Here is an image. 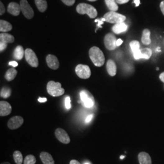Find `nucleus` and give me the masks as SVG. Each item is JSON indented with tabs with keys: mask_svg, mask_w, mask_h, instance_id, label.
<instances>
[{
	"mask_svg": "<svg viewBox=\"0 0 164 164\" xmlns=\"http://www.w3.org/2000/svg\"><path fill=\"white\" fill-rule=\"evenodd\" d=\"M77 12L79 14H87L91 18H95L97 16V11L96 9L87 3H80L77 5L76 7Z\"/></svg>",
	"mask_w": 164,
	"mask_h": 164,
	"instance_id": "obj_2",
	"label": "nucleus"
},
{
	"mask_svg": "<svg viewBox=\"0 0 164 164\" xmlns=\"http://www.w3.org/2000/svg\"><path fill=\"white\" fill-rule=\"evenodd\" d=\"M160 8H161V10L162 12L164 14V0H163L161 2V4H160Z\"/></svg>",
	"mask_w": 164,
	"mask_h": 164,
	"instance_id": "obj_38",
	"label": "nucleus"
},
{
	"mask_svg": "<svg viewBox=\"0 0 164 164\" xmlns=\"http://www.w3.org/2000/svg\"><path fill=\"white\" fill-rule=\"evenodd\" d=\"M36 163V159L33 155L27 156L24 161V164H35Z\"/></svg>",
	"mask_w": 164,
	"mask_h": 164,
	"instance_id": "obj_30",
	"label": "nucleus"
},
{
	"mask_svg": "<svg viewBox=\"0 0 164 164\" xmlns=\"http://www.w3.org/2000/svg\"><path fill=\"white\" fill-rule=\"evenodd\" d=\"M21 10L27 19H32L34 17V12L27 0H21Z\"/></svg>",
	"mask_w": 164,
	"mask_h": 164,
	"instance_id": "obj_8",
	"label": "nucleus"
},
{
	"mask_svg": "<svg viewBox=\"0 0 164 164\" xmlns=\"http://www.w3.org/2000/svg\"><path fill=\"white\" fill-rule=\"evenodd\" d=\"M129 46L133 53L140 50V43L138 41L134 40L131 41L129 43Z\"/></svg>",
	"mask_w": 164,
	"mask_h": 164,
	"instance_id": "obj_29",
	"label": "nucleus"
},
{
	"mask_svg": "<svg viewBox=\"0 0 164 164\" xmlns=\"http://www.w3.org/2000/svg\"><path fill=\"white\" fill-rule=\"evenodd\" d=\"M12 29V25L5 21L1 20L0 21V31L3 33L7 32L9 31H11Z\"/></svg>",
	"mask_w": 164,
	"mask_h": 164,
	"instance_id": "obj_21",
	"label": "nucleus"
},
{
	"mask_svg": "<svg viewBox=\"0 0 164 164\" xmlns=\"http://www.w3.org/2000/svg\"><path fill=\"white\" fill-rule=\"evenodd\" d=\"M159 78H160V80H161L162 82H164V73H161V74H160V76H159Z\"/></svg>",
	"mask_w": 164,
	"mask_h": 164,
	"instance_id": "obj_42",
	"label": "nucleus"
},
{
	"mask_svg": "<svg viewBox=\"0 0 164 164\" xmlns=\"http://www.w3.org/2000/svg\"><path fill=\"white\" fill-rule=\"evenodd\" d=\"M88 1H91V2H94V1H97V0H88Z\"/></svg>",
	"mask_w": 164,
	"mask_h": 164,
	"instance_id": "obj_47",
	"label": "nucleus"
},
{
	"mask_svg": "<svg viewBox=\"0 0 164 164\" xmlns=\"http://www.w3.org/2000/svg\"><path fill=\"white\" fill-rule=\"evenodd\" d=\"M24 119L21 116H14L9 119L7 126L11 129H15L20 128L23 124Z\"/></svg>",
	"mask_w": 164,
	"mask_h": 164,
	"instance_id": "obj_10",
	"label": "nucleus"
},
{
	"mask_svg": "<svg viewBox=\"0 0 164 164\" xmlns=\"http://www.w3.org/2000/svg\"><path fill=\"white\" fill-rule=\"evenodd\" d=\"M6 11V9L5 7L4 6V4H2V2L1 1L0 2V15H2V14H4Z\"/></svg>",
	"mask_w": 164,
	"mask_h": 164,
	"instance_id": "obj_34",
	"label": "nucleus"
},
{
	"mask_svg": "<svg viewBox=\"0 0 164 164\" xmlns=\"http://www.w3.org/2000/svg\"><path fill=\"white\" fill-rule=\"evenodd\" d=\"M12 106L7 101H0V115L7 116L11 113Z\"/></svg>",
	"mask_w": 164,
	"mask_h": 164,
	"instance_id": "obj_13",
	"label": "nucleus"
},
{
	"mask_svg": "<svg viewBox=\"0 0 164 164\" xmlns=\"http://www.w3.org/2000/svg\"><path fill=\"white\" fill-rule=\"evenodd\" d=\"M57 139L64 144H68L70 142V138L68 133L62 128H57L55 132Z\"/></svg>",
	"mask_w": 164,
	"mask_h": 164,
	"instance_id": "obj_11",
	"label": "nucleus"
},
{
	"mask_svg": "<svg viewBox=\"0 0 164 164\" xmlns=\"http://www.w3.org/2000/svg\"><path fill=\"white\" fill-rule=\"evenodd\" d=\"M7 46V44L2 42H0V51L2 52L4 50H5Z\"/></svg>",
	"mask_w": 164,
	"mask_h": 164,
	"instance_id": "obj_35",
	"label": "nucleus"
},
{
	"mask_svg": "<svg viewBox=\"0 0 164 164\" xmlns=\"http://www.w3.org/2000/svg\"><path fill=\"white\" fill-rule=\"evenodd\" d=\"M124 157H125L124 156H120V159H123Z\"/></svg>",
	"mask_w": 164,
	"mask_h": 164,
	"instance_id": "obj_45",
	"label": "nucleus"
},
{
	"mask_svg": "<svg viewBox=\"0 0 164 164\" xmlns=\"http://www.w3.org/2000/svg\"><path fill=\"white\" fill-rule=\"evenodd\" d=\"M11 95V89L9 88H3L1 89L0 96L3 98H7Z\"/></svg>",
	"mask_w": 164,
	"mask_h": 164,
	"instance_id": "obj_28",
	"label": "nucleus"
},
{
	"mask_svg": "<svg viewBox=\"0 0 164 164\" xmlns=\"http://www.w3.org/2000/svg\"><path fill=\"white\" fill-rule=\"evenodd\" d=\"M138 159L140 164H152V163L150 156L145 152H141L139 153Z\"/></svg>",
	"mask_w": 164,
	"mask_h": 164,
	"instance_id": "obj_15",
	"label": "nucleus"
},
{
	"mask_svg": "<svg viewBox=\"0 0 164 164\" xmlns=\"http://www.w3.org/2000/svg\"><path fill=\"white\" fill-rule=\"evenodd\" d=\"M106 69L110 76H115L117 73V66L113 60H109L106 63Z\"/></svg>",
	"mask_w": 164,
	"mask_h": 164,
	"instance_id": "obj_17",
	"label": "nucleus"
},
{
	"mask_svg": "<svg viewBox=\"0 0 164 164\" xmlns=\"http://www.w3.org/2000/svg\"><path fill=\"white\" fill-rule=\"evenodd\" d=\"M13 159L16 164H22L23 163V155L19 151H15L13 154Z\"/></svg>",
	"mask_w": 164,
	"mask_h": 164,
	"instance_id": "obj_26",
	"label": "nucleus"
},
{
	"mask_svg": "<svg viewBox=\"0 0 164 164\" xmlns=\"http://www.w3.org/2000/svg\"><path fill=\"white\" fill-rule=\"evenodd\" d=\"M103 18L105 19L106 22L114 24L124 23L126 20V16L125 15L113 11H110L106 13L105 14Z\"/></svg>",
	"mask_w": 164,
	"mask_h": 164,
	"instance_id": "obj_4",
	"label": "nucleus"
},
{
	"mask_svg": "<svg viewBox=\"0 0 164 164\" xmlns=\"http://www.w3.org/2000/svg\"><path fill=\"white\" fill-rule=\"evenodd\" d=\"M62 1L66 6H73L75 3L76 0H62Z\"/></svg>",
	"mask_w": 164,
	"mask_h": 164,
	"instance_id": "obj_32",
	"label": "nucleus"
},
{
	"mask_svg": "<svg viewBox=\"0 0 164 164\" xmlns=\"http://www.w3.org/2000/svg\"><path fill=\"white\" fill-rule=\"evenodd\" d=\"M17 75V71L14 68H11L8 69L5 74V78L10 82L13 80Z\"/></svg>",
	"mask_w": 164,
	"mask_h": 164,
	"instance_id": "obj_25",
	"label": "nucleus"
},
{
	"mask_svg": "<svg viewBox=\"0 0 164 164\" xmlns=\"http://www.w3.org/2000/svg\"><path fill=\"white\" fill-rule=\"evenodd\" d=\"M11 164L9 162H3V163H2V164Z\"/></svg>",
	"mask_w": 164,
	"mask_h": 164,
	"instance_id": "obj_46",
	"label": "nucleus"
},
{
	"mask_svg": "<svg viewBox=\"0 0 164 164\" xmlns=\"http://www.w3.org/2000/svg\"><path fill=\"white\" fill-rule=\"evenodd\" d=\"M133 2H134L136 4V7H138V6H139V4H140V0H134L133 1Z\"/></svg>",
	"mask_w": 164,
	"mask_h": 164,
	"instance_id": "obj_44",
	"label": "nucleus"
},
{
	"mask_svg": "<svg viewBox=\"0 0 164 164\" xmlns=\"http://www.w3.org/2000/svg\"><path fill=\"white\" fill-rule=\"evenodd\" d=\"M128 29V26L124 22L119 24H115L113 27V31L116 34H119L125 32Z\"/></svg>",
	"mask_w": 164,
	"mask_h": 164,
	"instance_id": "obj_18",
	"label": "nucleus"
},
{
	"mask_svg": "<svg viewBox=\"0 0 164 164\" xmlns=\"http://www.w3.org/2000/svg\"><path fill=\"white\" fill-rule=\"evenodd\" d=\"M122 43H123V40L122 39L119 38V39L117 40V41H116V45H117V46H120Z\"/></svg>",
	"mask_w": 164,
	"mask_h": 164,
	"instance_id": "obj_39",
	"label": "nucleus"
},
{
	"mask_svg": "<svg viewBox=\"0 0 164 164\" xmlns=\"http://www.w3.org/2000/svg\"><path fill=\"white\" fill-rule=\"evenodd\" d=\"M38 101L39 102H41V103H44V102L47 101V99L45 98V97H42V98L40 97L38 99Z\"/></svg>",
	"mask_w": 164,
	"mask_h": 164,
	"instance_id": "obj_41",
	"label": "nucleus"
},
{
	"mask_svg": "<svg viewBox=\"0 0 164 164\" xmlns=\"http://www.w3.org/2000/svg\"><path fill=\"white\" fill-rule=\"evenodd\" d=\"M116 37L114 34L111 33L107 34L104 38L105 46L107 49L110 51H113L116 48Z\"/></svg>",
	"mask_w": 164,
	"mask_h": 164,
	"instance_id": "obj_9",
	"label": "nucleus"
},
{
	"mask_svg": "<svg viewBox=\"0 0 164 164\" xmlns=\"http://www.w3.org/2000/svg\"><path fill=\"white\" fill-rule=\"evenodd\" d=\"M105 3L110 11L115 12L118 10L119 7L115 0H105Z\"/></svg>",
	"mask_w": 164,
	"mask_h": 164,
	"instance_id": "obj_24",
	"label": "nucleus"
},
{
	"mask_svg": "<svg viewBox=\"0 0 164 164\" xmlns=\"http://www.w3.org/2000/svg\"><path fill=\"white\" fill-rule=\"evenodd\" d=\"M69 164H80V163L78 161H77V160H72L70 161Z\"/></svg>",
	"mask_w": 164,
	"mask_h": 164,
	"instance_id": "obj_43",
	"label": "nucleus"
},
{
	"mask_svg": "<svg viewBox=\"0 0 164 164\" xmlns=\"http://www.w3.org/2000/svg\"><path fill=\"white\" fill-rule=\"evenodd\" d=\"M142 42L143 45H148L151 43L152 41L150 39V31L146 29L143 30L142 36Z\"/></svg>",
	"mask_w": 164,
	"mask_h": 164,
	"instance_id": "obj_22",
	"label": "nucleus"
},
{
	"mask_svg": "<svg viewBox=\"0 0 164 164\" xmlns=\"http://www.w3.org/2000/svg\"><path fill=\"white\" fill-rule=\"evenodd\" d=\"M117 3V4H125L128 2L129 0H115Z\"/></svg>",
	"mask_w": 164,
	"mask_h": 164,
	"instance_id": "obj_37",
	"label": "nucleus"
},
{
	"mask_svg": "<svg viewBox=\"0 0 164 164\" xmlns=\"http://www.w3.org/2000/svg\"><path fill=\"white\" fill-rule=\"evenodd\" d=\"M84 164H90L89 162H86V163H85Z\"/></svg>",
	"mask_w": 164,
	"mask_h": 164,
	"instance_id": "obj_48",
	"label": "nucleus"
},
{
	"mask_svg": "<svg viewBox=\"0 0 164 164\" xmlns=\"http://www.w3.org/2000/svg\"><path fill=\"white\" fill-rule=\"evenodd\" d=\"M82 104L87 108H91L94 105V99L92 94L87 90H82L80 92Z\"/></svg>",
	"mask_w": 164,
	"mask_h": 164,
	"instance_id": "obj_5",
	"label": "nucleus"
},
{
	"mask_svg": "<svg viewBox=\"0 0 164 164\" xmlns=\"http://www.w3.org/2000/svg\"><path fill=\"white\" fill-rule=\"evenodd\" d=\"M47 91L53 97L61 96L64 93V89L62 88L61 83L54 81H50L48 83Z\"/></svg>",
	"mask_w": 164,
	"mask_h": 164,
	"instance_id": "obj_3",
	"label": "nucleus"
},
{
	"mask_svg": "<svg viewBox=\"0 0 164 164\" xmlns=\"http://www.w3.org/2000/svg\"><path fill=\"white\" fill-rule=\"evenodd\" d=\"M76 73L80 78L88 79L91 75V71L90 68L88 65L85 64H78L76 66Z\"/></svg>",
	"mask_w": 164,
	"mask_h": 164,
	"instance_id": "obj_6",
	"label": "nucleus"
},
{
	"mask_svg": "<svg viewBox=\"0 0 164 164\" xmlns=\"http://www.w3.org/2000/svg\"><path fill=\"white\" fill-rule=\"evenodd\" d=\"M25 54V51H24L23 48L21 46H18L13 52V57L18 60H21L23 58Z\"/></svg>",
	"mask_w": 164,
	"mask_h": 164,
	"instance_id": "obj_19",
	"label": "nucleus"
},
{
	"mask_svg": "<svg viewBox=\"0 0 164 164\" xmlns=\"http://www.w3.org/2000/svg\"><path fill=\"white\" fill-rule=\"evenodd\" d=\"M142 54V59L148 60L149 59L152 55V51L149 48H144L140 49Z\"/></svg>",
	"mask_w": 164,
	"mask_h": 164,
	"instance_id": "obj_27",
	"label": "nucleus"
},
{
	"mask_svg": "<svg viewBox=\"0 0 164 164\" xmlns=\"http://www.w3.org/2000/svg\"><path fill=\"white\" fill-rule=\"evenodd\" d=\"M90 59L94 64L97 67L102 66L105 63V56L103 52L98 47H92L89 51Z\"/></svg>",
	"mask_w": 164,
	"mask_h": 164,
	"instance_id": "obj_1",
	"label": "nucleus"
},
{
	"mask_svg": "<svg viewBox=\"0 0 164 164\" xmlns=\"http://www.w3.org/2000/svg\"><path fill=\"white\" fill-rule=\"evenodd\" d=\"M46 63L48 64V66L54 70H56L59 68L60 64L58 59L54 55L49 54L46 58Z\"/></svg>",
	"mask_w": 164,
	"mask_h": 164,
	"instance_id": "obj_12",
	"label": "nucleus"
},
{
	"mask_svg": "<svg viewBox=\"0 0 164 164\" xmlns=\"http://www.w3.org/2000/svg\"><path fill=\"white\" fill-rule=\"evenodd\" d=\"M104 21H105V19L104 18H99V19H97V20H95V22L96 23V22H98V24H97V27L98 28H101V25L103 24V22Z\"/></svg>",
	"mask_w": 164,
	"mask_h": 164,
	"instance_id": "obj_33",
	"label": "nucleus"
},
{
	"mask_svg": "<svg viewBox=\"0 0 164 164\" xmlns=\"http://www.w3.org/2000/svg\"><path fill=\"white\" fill-rule=\"evenodd\" d=\"M9 64L10 66H12L13 67H16V66L18 65V63H17L16 62H15V61L10 62L9 63Z\"/></svg>",
	"mask_w": 164,
	"mask_h": 164,
	"instance_id": "obj_40",
	"label": "nucleus"
},
{
	"mask_svg": "<svg viewBox=\"0 0 164 164\" xmlns=\"http://www.w3.org/2000/svg\"><path fill=\"white\" fill-rule=\"evenodd\" d=\"M26 60L32 67L37 68L38 66V60L35 53L31 49L27 48L25 50Z\"/></svg>",
	"mask_w": 164,
	"mask_h": 164,
	"instance_id": "obj_7",
	"label": "nucleus"
},
{
	"mask_svg": "<svg viewBox=\"0 0 164 164\" xmlns=\"http://www.w3.org/2000/svg\"><path fill=\"white\" fill-rule=\"evenodd\" d=\"M21 10L20 4L16 2H10L7 7V12L14 16H18L20 15Z\"/></svg>",
	"mask_w": 164,
	"mask_h": 164,
	"instance_id": "obj_14",
	"label": "nucleus"
},
{
	"mask_svg": "<svg viewBox=\"0 0 164 164\" xmlns=\"http://www.w3.org/2000/svg\"><path fill=\"white\" fill-rule=\"evenodd\" d=\"M65 106H66V108L68 110H69L71 108V99L69 96H67L65 99Z\"/></svg>",
	"mask_w": 164,
	"mask_h": 164,
	"instance_id": "obj_31",
	"label": "nucleus"
},
{
	"mask_svg": "<svg viewBox=\"0 0 164 164\" xmlns=\"http://www.w3.org/2000/svg\"><path fill=\"white\" fill-rule=\"evenodd\" d=\"M40 159L43 164H54V161L51 154L47 152H41L40 153Z\"/></svg>",
	"mask_w": 164,
	"mask_h": 164,
	"instance_id": "obj_16",
	"label": "nucleus"
},
{
	"mask_svg": "<svg viewBox=\"0 0 164 164\" xmlns=\"http://www.w3.org/2000/svg\"><path fill=\"white\" fill-rule=\"evenodd\" d=\"M15 40L14 37L9 34L1 32L0 34V42H2L6 44L12 43Z\"/></svg>",
	"mask_w": 164,
	"mask_h": 164,
	"instance_id": "obj_20",
	"label": "nucleus"
},
{
	"mask_svg": "<svg viewBox=\"0 0 164 164\" xmlns=\"http://www.w3.org/2000/svg\"><path fill=\"white\" fill-rule=\"evenodd\" d=\"M35 2L40 12H44L46 11L48 7L46 0H35Z\"/></svg>",
	"mask_w": 164,
	"mask_h": 164,
	"instance_id": "obj_23",
	"label": "nucleus"
},
{
	"mask_svg": "<svg viewBox=\"0 0 164 164\" xmlns=\"http://www.w3.org/2000/svg\"><path fill=\"white\" fill-rule=\"evenodd\" d=\"M92 117H93V114H89V115H88L87 116V117L86 118V120H85L86 123H89V122H90L91 121Z\"/></svg>",
	"mask_w": 164,
	"mask_h": 164,
	"instance_id": "obj_36",
	"label": "nucleus"
}]
</instances>
